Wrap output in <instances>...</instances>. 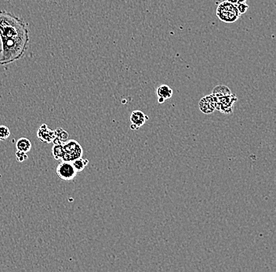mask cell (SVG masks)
<instances>
[{
    "mask_svg": "<svg viewBox=\"0 0 276 272\" xmlns=\"http://www.w3.org/2000/svg\"><path fill=\"white\" fill-rule=\"evenodd\" d=\"M57 174L61 180L69 182L75 179L77 175V171L75 170L72 162L62 161L57 166Z\"/></svg>",
    "mask_w": 276,
    "mask_h": 272,
    "instance_id": "5",
    "label": "cell"
},
{
    "mask_svg": "<svg viewBox=\"0 0 276 272\" xmlns=\"http://www.w3.org/2000/svg\"><path fill=\"white\" fill-rule=\"evenodd\" d=\"M36 135L37 138H39L41 142L48 144L52 143L55 138V130L48 128L45 124H42V126H40L37 131Z\"/></svg>",
    "mask_w": 276,
    "mask_h": 272,
    "instance_id": "9",
    "label": "cell"
},
{
    "mask_svg": "<svg viewBox=\"0 0 276 272\" xmlns=\"http://www.w3.org/2000/svg\"><path fill=\"white\" fill-rule=\"evenodd\" d=\"M199 107L200 111L206 115L213 113V112H215L217 108V100L215 97L212 95L203 97L199 101Z\"/></svg>",
    "mask_w": 276,
    "mask_h": 272,
    "instance_id": "7",
    "label": "cell"
},
{
    "mask_svg": "<svg viewBox=\"0 0 276 272\" xmlns=\"http://www.w3.org/2000/svg\"><path fill=\"white\" fill-rule=\"evenodd\" d=\"M156 95L159 104H163L166 100L170 99L173 96V89L166 84L159 85L156 89Z\"/></svg>",
    "mask_w": 276,
    "mask_h": 272,
    "instance_id": "10",
    "label": "cell"
},
{
    "mask_svg": "<svg viewBox=\"0 0 276 272\" xmlns=\"http://www.w3.org/2000/svg\"><path fill=\"white\" fill-rule=\"evenodd\" d=\"M247 0H238V4H243V3H246Z\"/></svg>",
    "mask_w": 276,
    "mask_h": 272,
    "instance_id": "20",
    "label": "cell"
},
{
    "mask_svg": "<svg viewBox=\"0 0 276 272\" xmlns=\"http://www.w3.org/2000/svg\"><path fill=\"white\" fill-rule=\"evenodd\" d=\"M29 43V36L17 38L14 40L1 41L0 49V65L14 63L22 58L26 52Z\"/></svg>",
    "mask_w": 276,
    "mask_h": 272,
    "instance_id": "2",
    "label": "cell"
},
{
    "mask_svg": "<svg viewBox=\"0 0 276 272\" xmlns=\"http://www.w3.org/2000/svg\"><path fill=\"white\" fill-rule=\"evenodd\" d=\"M53 156L56 160H59L61 158V144L55 145L52 148Z\"/></svg>",
    "mask_w": 276,
    "mask_h": 272,
    "instance_id": "16",
    "label": "cell"
},
{
    "mask_svg": "<svg viewBox=\"0 0 276 272\" xmlns=\"http://www.w3.org/2000/svg\"><path fill=\"white\" fill-rule=\"evenodd\" d=\"M82 155L83 149L80 144L75 140H67L66 142L61 144V160L72 162L82 157Z\"/></svg>",
    "mask_w": 276,
    "mask_h": 272,
    "instance_id": "3",
    "label": "cell"
},
{
    "mask_svg": "<svg viewBox=\"0 0 276 272\" xmlns=\"http://www.w3.org/2000/svg\"><path fill=\"white\" fill-rule=\"evenodd\" d=\"M11 135V130L6 126H0V140L5 141Z\"/></svg>",
    "mask_w": 276,
    "mask_h": 272,
    "instance_id": "15",
    "label": "cell"
},
{
    "mask_svg": "<svg viewBox=\"0 0 276 272\" xmlns=\"http://www.w3.org/2000/svg\"><path fill=\"white\" fill-rule=\"evenodd\" d=\"M0 142H1V140H0Z\"/></svg>",
    "mask_w": 276,
    "mask_h": 272,
    "instance_id": "21",
    "label": "cell"
},
{
    "mask_svg": "<svg viewBox=\"0 0 276 272\" xmlns=\"http://www.w3.org/2000/svg\"><path fill=\"white\" fill-rule=\"evenodd\" d=\"M72 162L75 170L77 171V173L82 172L85 169V167L89 164V160L88 159H82V157L75 159Z\"/></svg>",
    "mask_w": 276,
    "mask_h": 272,
    "instance_id": "14",
    "label": "cell"
},
{
    "mask_svg": "<svg viewBox=\"0 0 276 272\" xmlns=\"http://www.w3.org/2000/svg\"><path fill=\"white\" fill-rule=\"evenodd\" d=\"M236 7H237L238 11L240 13V15L245 14V13H247V11H248L249 9V6L247 5L246 3L237 4H236Z\"/></svg>",
    "mask_w": 276,
    "mask_h": 272,
    "instance_id": "18",
    "label": "cell"
},
{
    "mask_svg": "<svg viewBox=\"0 0 276 272\" xmlns=\"http://www.w3.org/2000/svg\"><path fill=\"white\" fill-rule=\"evenodd\" d=\"M28 28L22 18L16 15L0 11V38L1 41L13 40L28 37Z\"/></svg>",
    "mask_w": 276,
    "mask_h": 272,
    "instance_id": "1",
    "label": "cell"
},
{
    "mask_svg": "<svg viewBox=\"0 0 276 272\" xmlns=\"http://www.w3.org/2000/svg\"><path fill=\"white\" fill-rule=\"evenodd\" d=\"M55 138L53 141L54 145H60L66 142L68 138V133L62 128H57L55 130Z\"/></svg>",
    "mask_w": 276,
    "mask_h": 272,
    "instance_id": "11",
    "label": "cell"
},
{
    "mask_svg": "<svg viewBox=\"0 0 276 272\" xmlns=\"http://www.w3.org/2000/svg\"><path fill=\"white\" fill-rule=\"evenodd\" d=\"M226 1L230 3V4H235V5H236V4H238V0H226Z\"/></svg>",
    "mask_w": 276,
    "mask_h": 272,
    "instance_id": "19",
    "label": "cell"
},
{
    "mask_svg": "<svg viewBox=\"0 0 276 272\" xmlns=\"http://www.w3.org/2000/svg\"><path fill=\"white\" fill-rule=\"evenodd\" d=\"M231 94H233V93L227 86L224 85H217L213 89L211 95L215 97L216 98H221V97L227 96V95H231Z\"/></svg>",
    "mask_w": 276,
    "mask_h": 272,
    "instance_id": "13",
    "label": "cell"
},
{
    "mask_svg": "<svg viewBox=\"0 0 276 272\" xmlns=\"http://www.w3.org/2000/svg\"><path fill=\"white\" fill-rule=\"evenodd\" d=\"M217 100V108L216 110L219 111L221 113L229 115L233 112L235 104L237 102V97L234 94L216 98Z\"/></svg>",
    "mask_w": 276,
    "mask_h": 272,
    "instance_id": "6",
    "label": "cell"
},
{
    "mask_svg": "<svg viewBox=\"0 0 276 272\" xmlns=\"http://www.w3.org/2000/svg\"><path fill=\"white\" fill-rule=\"evenodd\" d=\"M217 16L223 22L234 23L240 18V14L236 5L224 1L217 7Z\"/></svg>",
    "mask_w": 276,
    "mask_h": 272,
    "instance_id": "4",
    "label": "cell"
},
{
    "mask_svg": "<svg viewBox=\"0 0 276 272\" xmlns=\"http://www.w3.org/2000/svg\"><path fill=\"white\" fill-rule=\"evenodd\" d=\"M16 149L18 151L28 153L32 149V143L28 138H21L18 140L16 143Z\"/></svg>",
    "mask_w": 276,
    "mask_h": 272,
    "instance_id": "12",
    "label": "cell"
},
{
    "mask_svg": "<svg viewBox=\"0 0 276 272\" xmlns=\"http://www.w3.org/2000/svg\"><path fill=\"white\" fill-rule=\"evenodd\" d=\"M28 154L25 153V152H21V151L17 150L16 159L18 162H25V161H26L27 159H28Z\"/></svg>",
    "mask_w": 276,
    "mask_h": 272,
    "instance_id": "17",
    "label": "cell"
},
{
    "mask_svg": "<svg viewBox=\"0 0 276 272\" xmlns=\"http://www.w3.org/2000/svg\"><path fill=\"white\" fill-rule=\"evenodd\" d=\"M149 116L145 115L142 111H133L131 115H130V122H131L130 129H133V130H136L141 126L145 125V122H146V121L149 120Z\"/></svg>",
    "mask_w": 276,
    "mask_h": 272,
    "instance_id": "8",
    "label": "cell"
}]
</instances>
